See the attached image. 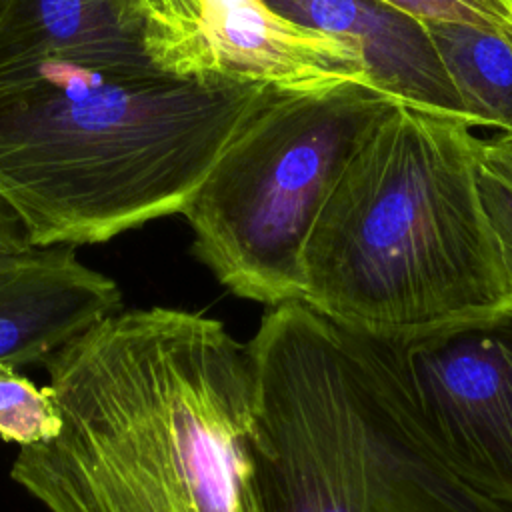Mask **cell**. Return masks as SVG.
I'll list each match as a JSON object with an SVG mask.
<instances>
[{
  "label": "cell",
  "mask_w": 512,
  "mask_h": 512,
  "mask_svg": "<svg viewBox=\"0 0 512 512\" xmlns=\"http://www.w3.org/2000/svg\"><path fill=\"white\" fill-rule=\"evenodd\" d=\"M44 368L62 430L10 478L48 512H260L252 356L220 320L120 310Z\"/></svg>",
  "instance_id": "cell-1"
},
{
  "label": "cell",
  "mask_w": 512,
  "mask_h": 512,
  "mask_svg": "<svg viewBox=\"0 0 512 512\" xmlns=\"http://www.w3.org/2000/svg\"><path fill=\"white\" fill-rule=\"evenodd\" d=\"M270 88L40 64L0 76V200L36 248L184 214Z\"/></svg>",
  "instance_id": "cell-2"
},
{
  "label": "cell",
  "mask_w": 512,
  "mask_h": 512,
  "mask_svg": "<svg viewBox=\"0 0 512 512\" xmlns=\"http://www.w3.org/2000/svg\"><path fill=\"white\" fill-rule=\"evenodd\" d=\"M474 128L404 102L370 128L306 240V304L362 332L410 334L512 302Z\"/></svg>",
  "instance_id": "cell-3"
},
{
  "label": "cell",
  "mask_w": 512,
  "mask_h": 512,
  "mask_svg": "<svg viewBox=\"0 0 512 512\" xmlns=\"http://www.w3.org/2000/svg\"><path fill=\"white\" fill-rule=\"evenodd\" d=\"M246 344L260 512H512L438 456L366 332L290 300Z\"/></svg>",
  "instance_id": "cell-4"
},
{
  "label": "cell",
  "mask_w": 512,
  "mask_h": 512,
  "mask_svg": "<svg viewBox=\"0 0 512 512\" xmlns=\"http://www.w3.org/2000/svg\"><path fill=\"white\" fill-rule=\"evenodd\" d=\"M398 100L368 82L270 90L184 210L194 256L238 298H304L312 226L370 128Z\"/></svg>",
  "instance_id": "cell-5"
},
{
  "label": "cell",
  "mask_w": 512,
  "mask_h": 512,
  "mask_svg": "<svg viewBox=\"0 0 512 512\" xmlns=\"http://www.w3.org/2000/svg\"><path fill=\"white\" fill-rule=\"evenodd\" d=\"M366 334L438 456L512 510V302L422 332Z\"/></svg>",
  "instance_id": "cell-6"
},
{
  "label": "cell",
  "mask_w": 512,
  "mask_h": 512,
  "mask_svg": "<svg viewBox=\"0 0 512 512\" xmlns=\"http://www.w3.org/2000/svg\"><path fill=\"white\" fill-rule=\"evenodd\" d=\"M150 60L184 80H228L280 92L368 82L362 54L278 14L266 0H192L144 24Z\"/></svg>",
  "instance_id": "cell-7"
},
{
  "label": "cell",
  "mask_w": 512,
  "mask_h": 512,
  "mask_svg": "<svg viewBox=\"0 0 512 512\" xmlns=\"http://www.w3.org/2000/svg\"><path fill=\"white\" fill-rule=\"evenodd\" d=\"M266 2L288 20L356 48L370 84L398 102L470 118L422 20L382 0Z\"/></svg>",
  "instance_id": "cell-8"
},
{
  "label": "cell",
  "mask_w": 512,
  "mask_h": 512,
  "mask_svg": "<svg viewBox=\"0 0 512 512\" xmlns=\"http://www.w3.org/2000/svg\"><path fill=\"white\" fill-rule=\"evenodd\" d=\"M40 64L156 70L144 24L118 0H0V76Z\"/></svg>",
  "instance_id": "cell-9"
},
{
  "label": "cell",
  "mask_w": 512,
  "mask_h": 512,
  "mask_svg": "<svg viewBox=\"0 0 512 512\" xmlns=\"http://www.w3.org/2000/svg\"><path fill=\"white\" fill-rule=\"evenodd\" d=\"M466 114L512 140V42L460 22H424Z\"/></svg>",
  "instance_id": "cell-10"
},
{
  "label": "cell",
  "mask_w": 512,
  "mask_h": 512,
  "mask_svg": "<svg viewBox=\"0 0 512 512\" xmlns=\"http://www.w3.org/2000/svg\"><path fill=\"white\" fill-rule=\"evenodd\" d=\"M62 418L48 392L36 386L18 366L0 360V438L32 446L56 438Z\"/></svg>",
  "instance_id": "cell-11"
},
{
  "label": "cell",
  "mask_w": 512,
  "mask_h": 512,
  "mask_svg": "<svg viewBox=\"0 0 512 512\" xmlns=\"http://www.w3.org/2000/svg\"><path fill=\"white\" fill-rule=\"evenodd\" d=\"M480 198L512 286V140L482 138L478 158Z\"/></svg>",
  "instance_id": "cell-12"
},
{
  "label": "cell",
  "mask_w": 512,
  "mask_h": 512,
  "mask_svg": "<svg viewBox=\"0 0 512 512\" xmlns=\"http://www.w3.org/2000/svg\"><path fill=\"white\" fill-rule=\"evenodd\" d=\"M422 22L474 24L512 42V0H382Z\"/></svg>",
  "instance_id": "cell-13"
},
{
  "label": "cell",
  "mask_w": 512,
  "mask_h": 512,
  "mask_svg": "<svg viewBox=\"0 0 512 512\" xmlns=\"http://www.w3.org/2000/svg\"><path fill=\"white\" fill-rule=\"evenodd\" d=\"M28 230L18 214L0 200V258L32 252Z\"/></svg>",
  "instance_id": "cell-14"
},
{
  "label": "cell",
  "mask_w": 512,
  "mask_h": 512,
  "mask_svg": "<svg viewBox=\"0 0 512 512\" xmlns=\"http://www.w3.org/2000/svg\"><path fill=\"white\" fill-rule=\"evenodd\" d=\"M122 8L142 24L168 16L176 10H182L188 6L192 0H118Z\"/></svg>",
  "instance_id": "cell-15"
}]
</instances>
